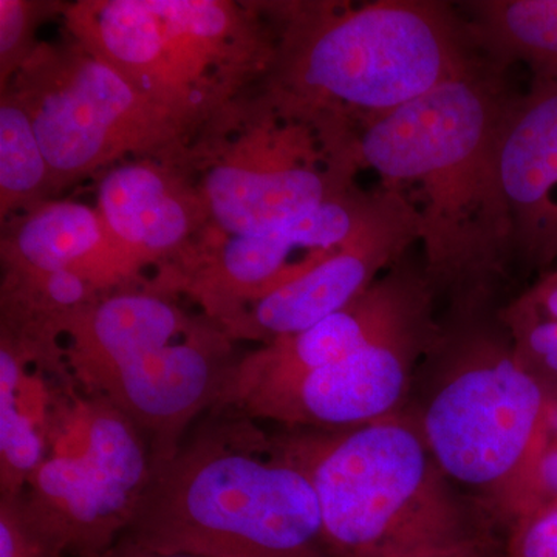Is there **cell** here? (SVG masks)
I'll list each match as a JSON object with an SVG mask.
<instances>
[{
	"label": "cell",
	"mask_w": 557,
	"mask_h": 557,
	"mask_svg": "<svg viewBox=\"0 0 557 557\" xmlns=\"http://www.w3.org/2000/svg\"><path fill=\"white\" fill-rule=\"evenodd\" d=\"M502 70L480 60L463 75L373 121L358 135L361 166L386 188L417 190L424 276L448 319L493 313L516 256L498 139L509 95Z\"/></svg>",
	"instance_id": "6da1fadb"
},
{
	"label": "cell",
	"mask_w": 557,
	"mask_h": 557,
	"mask_svg": "<svg viewBox=\"0 0 557 557\" xmlns=\"http://www.w3.org/2000/svg\"><path fill=\"white\" fill-rule=\"evenodd\" d=\"M271 448L309 478L335 557H405L507 539L485 507L443 472L412 418L287 429Z\"/></svg>",
	"instance_id": "7a4b0ae2"
},
{
	"label": "cell",
	"mask_w": 557,
	"mask_h": 557,
	"mask_svg": "<svg viewBox=\"0 0 557 557\" xmlns=\"http://www.w3.org/2000/svg\"><path fill=\"white\" fill-rule=\"evenodd\" d=\"M120 539L163 555L335 557L309 478L249 421L208 424L152 467Z\"/></svg>",
	"instance_id": "3957f363"
},
{
	"label": "cell",
	"mask_w": 557,
	"mask_h": 557,
	"mask_svg": "<svg viewBox=\"0 0 557 557\" xmlns=\"http://www.w3.org/2000/svg\"><path fill=\"white\" fill-rule=\"evenodd\" d=\"M277 110L362 126L383 119L480 60L467 22L432 0L281 7ZM362 127V129H364Z\"/></svg>",
	"instance_id": "277c9868"
},
{
	"label": "cell",
	"mask_w": 557,
	"mask_h": 557,
	"mask_svg": "<svg viewBox=\"0 0 557 557\" xmlns=\"http://www.w3.org/2000/svg\"><path fill=\"white\" fill-rule=\"evenodd\" d=\"M416 409H403L446 475L508 534L533 507L531 467L548 395L497 314L448 319L421 362Z\"/></svg>",
	"instance_id": "5b68a950"
},
{
	"label": "cell",
	"mask_w": 557,
	"mask_h": 557,
	"mask_svg": "<svg viewBox=\"0 0 557 557\" xmlns=\"http://www.w3.org/2000/svg\"><path fill=\"white\" fill-rule=\"evenodd\" d=\"M67 368L90 398L141 432L152 467L170 461L189 424L218 409L231 373V336L156 293H116L69 322Z\"/></svg>",
	"instance_id": "8992f818"
},
{
	"label": "cell",
	"mask_w": 557,
	"mask_h": 557,
	"mask_svg": "<svg viewBox=\"0 0 557 557\" xmlns=\"http://www.w3.org/2000/svg\"><path fill=\"white\" fill-rule=\"evenodd\" d=\"M65 22L76 44L182 129L276 60L277 44L222 0H87L69 7Z\"/></svg>",
	"instance_id": "52a82bcc"
},
{
	"label": "cell",
	"mask_w": 557,
	"mask_h": 557,
	"mask_svg": "<svg viewBox=\"0 0 557 557\" xmlns=\"http://www.w3.org/2000/svg\"><path fill=\"white\" fill-rule=\"evenodd\" d=\"M13 94L30 116L51 185L72 182L172 141L182 127L79 44L40 47L16 72Z\"/></svg>",
	"instance_id": "ba28073f"
},
{
	"label": "cell",
	"mask_w": 557,
	"mask_h": 557,
	"mask_svg": "<svg viewBox=\"0 0 557 557\" xmlns=\"http://www.w3.org/2000/svg\"><path fill=\"white\" fill-rule=\"evenodd\" d=\"M357 168L348 127L277 110L212 164L201 199L228 236L263 233L355 188Z\"/></svg>",
	"instance_id": "9c48e42d"
},
{
	"label": "cell",
	"mask_w": 557,
	"mask_h": 557,
	"mask_svg": "<svg viewBox=\"0 0 557 557\" xmlns=\"http://www.w3.org/2000/svg\"><path fill=\"white\" fill-rule=\"evenodd\" d=\"M84 428L83 448L47 457L25 487L70 557L101 556L119 542L152 469L141 432L109 403L90 398Z\"/></svg>",
	"instance_id": "30bf717a"
},
{
	"label": "cell",
	"mask_w": 557,
	"mask_h": 557,
	"mask_svg": "<svg viewBox=\"0 0 557 557\" xmlns=\"http://www.w3.org/2000/svg\"><path fill=\"white\" fill-rule=\"evenodd\" d=\"M440 332L431 311L335 364L252 395L237 409L285 429L335 431L381 420L405 408Z\"/></svg>",
	"instance_id": "8fae6325"
},
{
	"label": "cell",
	"mask_w": 557,
	"mask_h": 557,
	"mask_svg": "<svg viewBox=\"0 0 557 557\" xmlns=\"http://www.w3.org/2000/svg\"><path fill=\"white\" fill-rule=\"evenodd\" d=\"M418 240L416 205L405 194L384 188L369 218L346 244L306 273L249 302L225 332L231 338L269 344L313 327L364 295L381 271Z\"/></svg>",
	"instance_id": "7c38bea8"
},
{
	"label": "cell",
	"mask_w": 557,
	"mask_h": 557,
	"mask_svg": "<svg viewBox=\"0 0 557 557\" xmlns=\"http://www.w3.org/2000/svg\"><path fill=\"white\" fill-rule=\"evenodd\" d=\"M380 193L351 188L310 214L263 233L228 236L190 281L209 318L225 329L252 300L287 284L346 244L375 208Z\"/></svg>",
	"instance_id": "4fadbf2b"
},
{
	"label": "cell",
	"mask_w": 557,
	"mask_h": 557,
	"mask_svg": "<svg viewBox=\"0 0 557 557\" xmlns=\"http://www.w3.org/2000/svg\"><path fill=\"white\" fill-rule=\"evenodd\" d=\"M435 302L424 271H391L313 327L271 341L239 359L218 409L237 408L252 395L335 364L370 341L431 313Z\"/></svg>",
	"instance_id": "5bb4252c"
},
{
	"label": "cell",
	"mask_w": 557,
	"mask_h": 557,
	"mask_svg": "<svg viewBox=\"0 0 557 557\" xmlns=\"http://www.w3.org/2000/svg\"><path fill=\"white\" fill-rule=\"evenodd\" d=\"M498 175L515 251L533 267L557 260V79L512 95L498 139Z\"/></svg>",
	"instance_id": "9a60e30c"
},
{
	"label": "cell",
	"mask_w": 557,
	"mask_h": 557,
	"mask_svg": "<svg viewBox=\"0 0 557 557\" xmlns=\"http://www.w3.org/2000/svg\"><path fill=\"white\" fill-rule=\"evenodd\" d=\"M98 212L129 273L180 248L207 214L178 178L148 161L119 164L102 175Z\"/></svg>",
	"instance_id": "2e32d148"
},
{
	"label": "cell",
	"mask_w": 557,
	"mask_h": 557,
	"mask_svg": "<svg viewBox=\"0 0 557 557\" xmlns=\"http://www.w3.org/2000/svg\"><path fill=\"white\" fill-rule=\"evenodd\" d=\"M3 258L7 271L72 270L89 278L98 289L131 274L98 209L72 200L33 208L14 231Z\"/></svg>",
	"instance_id": "e0dca14e"
},
{
	"label": "cell",
	"mask_w": 557,
	"mask_h": 557,
	"mask_svg": "<svg viewBox=\"0 0 557 557\" xmlns=\"http://www.w3.org/2000/svg\"><path fill=\"white\" fill-rule=\"evenodd\" d=\"M461 9L487 62L498 69L519 62L533 81L557 79V0H475Z\"/></svg>",
	"instance_id": "ac0fdd59"
},
{
	"label": "cell",
	"mask_w": 557,
	"mask_h": 557,
	"mask_svg": "<svg viewBox=\"0 0 557 557\" xmlns=\"http://www.w3.org/2000/svg\"><path fill=\"white\" fill-rule=\"evenodd\" d=\"M30 355L9 336L0 344V497L24 493L28 480L46 461V443L35 418L24 409L22 383Z\"/></svg>",
	"instance_id": "d6986e66"
},
{
	"label": "cell",
	"mask_w": 557,
	"mask_h": 557,
	"mask_svg": "<svg viewBox=\"0 0 557 557\" xmlns=\"http://www.w3.org/2000/svg\"><path fill=\"white\" fill-rule=\"evenodd\" d=\"M51 185V172L27 110L13 91L0 102V205L2 215L30 203Z\"/></svg>",
	"instance_id": "ffe728a7"
},
{
	"label": "cell",
	"mask_w": 557,
	"mask_h": 557,
	"mask_svg": "<svg viewBox=\"0 0 557 557\" xmlns=\"http://www.w3.org/2000/svg\"><path fill=\"white\" fill-rule=\"evenodd\" d=\"M0 557H70L61 534L24 493L0 497Z\"/></svg>",
	"instance_id": "44dd1931"
},
{
	"label": "cell",
	"mask_w": 557,
	"mask_h": 557,
	"mask_svg": "<svg viewBox=\"0 0 557 557\" xmlns=\"http://www.w3.org/2000/svg\"><path fill=\"white\" fill-rule=\"evenodd\" d=\"M497 317L528 368L539 376L557 375V321L523 309L518 302L497 311Z\"/></svg>",
	"instance_id": "7402d4cb"
},
{
	"label": "cell",
	"mask_w": 557,
	"mask_h": 557,
	"mask_svg": "<svg viewBox=\"0 0 557 557\" xmlns=\"http://www.w3.org/2000/svg\"><path fill=\"white\" fill-rule=\"evenodd\" d=\"M35 7L22 0H0V69L2 86L10 83L25 61L32 57L30 44Z\"/></svg>",
	"instance_id": "603a6c76"
},
{
	"label": "cell",
	"mask_w": 557,
	"mask_h": 557,
	"mask_svg": "<svg viewBox=\"0 0 557 557\" xmlns=\"http://www.w3.org/2000/svg\"><path fill=\"white\" fill-rule=\"evenodd\" d=\"M505 557H557V500L534 508L508 531Z\"/></svg>",
	"instance_id": "cb8c5ba5"
},
{
	"label": "cell",
	"mask_w": 557,
	"mask_h": 557,
	"mask_svg": "<svg viewBox=\"0 0 557 557\" xmlns=\"http://www.w3.org/2000/svg\"><path fill=\"white\" fill-rule=\"evenodd\" d=\"M505 545H507V539H493V541L478 542V544L463 545V547L445 549V552L405 557H505Z\"/></svg>",
	"instance_id": "d4e9b609"
},
{
	"label": "cell",
	"mask_w": 557,
	"mask_h": 557,
	"mask_svg": "<svg viewBox=\"0 0 557 557\" xmlns=\"http://www.w3.org/2000/svg\"><path fill=\"white\" fill-rule=\"evenodd\" d=\"M97 557H201L190 555H163V553L150 552L148 548L139 547L127 539H119L115 545L108 552Z\"/></svg>",
	"instance_id": "484cf974"
}]
</instances>
